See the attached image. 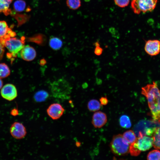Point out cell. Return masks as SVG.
I'll use <instances>...</instances> for the list:
<instances>
[{
    "label": "cell",
    "instance_id": "7402d4cb",
    "mask_svg": "<svg viewBox=\"0 0 160 160\" xmlns=\"http://www.w3.org/2000/svg\"><path fill=\"white\" fill-rule=\"evenodd\" d=\"M10 69L8 65L5 63H0V78H5L9 75Z\"/></svg>",
    "mask_w": 160,
    "mask_h": 160
},
{
    "label": "cell",
    "instance_id": "3957f363",
    "mask_svg": "<svg viewBox=\"0 0 160 160\" xmlns=\"http://www.w3.org/2000/svg\"><path fill=\"white\" fill-rule=\"evenodd\" d=\"M110 147L112 153L117 156L125 155L129 152V145L124 141L121 134L113 137Z\"/></svg>",
    "mask_w": 160,
    "mask_h": 160
},
{
    "label": "cell",
    "instance_id": "f546056e",
    "mask_svg": "<svg viewBox=\"0 0 160 160\" xmlns=\"http://www.w3.org/2000/svg\"><path fill=\"white\" fill-rule=\"evenodd\" d=\"M100 101L102 105H106L108 103V100L106 96L101 97L100 99Z\"/></svg>",
    "mask_w": 160,
    "mask_h": 160
},
{
    "label": "cell",
    "instance_id": "30bf717a",
    "mask_svg": "<svg viewBox=\"0 0 160 160\" xmlns=\"http://www.w3.org/2000/svg\"><path fill=\"white\" fill-rule=\"evenodd\" d=\"M1 94L5 99L11 101L15 99L17 96V91L15 87L11 84L5 85L1 89Z\"/></svg>",
    "mask_w": 160,
    "mask_h": 160
},
{
    "label": "cell",
    "instance_id": "d6986e66",
    "mask_svg": "<svg viewBox=\"0 0 160 160\" xmlns=\"http://www.w3.org/2000/svg\"><path fill=\"white\" fill-rule=\"evenodd\" d=\"M152 137L153 146L156 149L160 150V125L156 128Z\"/></svg>",
    "mask_w": 160,
    "mask_h": 160
},
{
    "label": "cell",
    "instance_id": "4fadbf2b",
    "mask_svg": "<svg viewBox=\"0 0 160 160\" xmlns=\"http://www.w3.org/2000/svg\"><path fill=\"white\" fill-rule=\"evenodd\" d=\"M107 121L106 114L102 112L98 111L93 114L92 122L95 127L100 128L103 127L106 124Z\"/></svg>",
    "mask_w": 160,
    "mask_h": 160
},
{
    "label": "cell",
    "instance_id": "603a6c76",
    "mask_svg": "<svg viewBox=\"0 0 160 160\" xmlns=\"http://www.w3.org/2000/svg\"><path fill=\"white\" fill-rule=\"evenodd\" d=\"M121 126L124 128H129L131 126V123L129 117L126 115L121 116L119 119Z\"/></svg>",
    "mask_w": 160,
    "mask_h": 160
},
{
    "label": "cell",
    "instance_id": "277c9868",
    "mask_svg": "<svg viewBox=\"0 0 160 160\" xmlns=\"http://www.w3.org/2000/svg\"><path fill=\"white\" fill-rule=\"evenodd\" d=\"M158 0H132L131 7L134 12L137 14L151 12L155 8Z\"/></svg>",
    "mask_w": 160,
    "mask_h": 160
},
{
    "label": "cell",
    "instance_id": "8fae6325",
    "mask_svg": "<svg viewBox=\"0 0 160 160\" xmlns=\"http://www.w3.org/2000/svg\"><path fill=\"white\" fill-rule=\"evenodd\" d=\"M144 49L145 52L150 56L157 55L160 52V41L157 39L146 41Z\"/></svg>",
    "mask_w": 160,
    "mask_h": 160
},
{
    "label": "cell",
    "instance_id": "836d02e7",
    "mask_svg": "<svg viewBox=\"0 0 160 160\" xmlns=\"http://www.w3.org/2000/svg\"><path fill=\"white\" fill-rule=\"evenodd\" d=\"M3 84V82L1 78H0V89H1L2 87Z\"/></svg>",
    "mask_w": 160,
    "mask_h": 160
},
{
    "label": "cell",
    "instance_id": "cb8c5ba5",
    "mask_svg": "<svg viewBox=\"0 0 160 160\" xmlns=\"http://www.w3.org/2000/svg\"><path fill=\"white\" fill-rule=\"evenodd\" d=\"M26 3L23 0H17L15 1L13 5L14 10L17 12H21L25 9Z\"/></svg>",
    "mask_w": 160,
    "mask_h": 160
},
{
    "label": "cell",
    "instance_id": "52a82bcc",
    "mask_svg": "<svg viewBox=\"0 0 160 160\" xmlns=\"http://www.w3.org/2000/svg\"><path fill=\"white\" fill-rule=\"evenodd\" d=\"M134 145L140 152L149 150L153 146L152 137L140 135L138 136Z\"/></svg>",
    "mask_w": 160,
    "mask_h": 160
},
{
    "label": "cell",
    "instance_id": "5b68a950",
    "mask_svg": "<svg viewBox=\"0 0 160 160\" xmlns=\"http://www.w3.org/2000/svg\"><path fill=\"white\" fill-rule=\"evenodd\" d=\"M160 123L155 121H142L139 122L135 127V132L137 136L140 135L152 137L156 128L160 124Z\"/></svg>",
    "mask_w": 160,
    "mask_h": 160
},
{
    "label": "cell",
    "instance_id": "7c38bea8",
    "mask_svg": "<svg viewBox=\"0 0 160 160\" xmlns=\"http://www.w3.org/2000/svg\"><path fill=\"white\" fill-rule=\"evenodd\" d=\"M23 60L28 61L33 60L36 55L35 49L32 47L27 45H24L18 54Z\"/></svg>",
    "mask_w": 160,
    "mask_h": 160
},
{
    "label": "cell",
    "instance_id": "6da1fadb",
    "mask_svg": "<svg viewBox=\"0 0 160 160\" xmlns=\"http://www.w3.org/2000/svg\"><path fill=\"white\" fill-rule=\"evenodd\" d=\"M141 93L146 97L153 120L160 123V90L155 81L141 88Z\"/></svg>",
    "mask_w": 160,
    "mask_h": 160
},
{
    "label": "cell",
    "instance_id": "e575fe53",
    "mask_svg": "<svg viewBox=\"0 0 160 160\" xmlns=\"http://www.w3.org/2000/svg\"><path fill=\"white\" fill-rule=\"evenodd\" d=\"M95 46H100V44L99 42L98 41H96L95 42L94 44Z\"/></svg>",
    "mask_w": 160,
    "mask_h": 160
},
{
    "label": "cell",
    "instance_id": "2e32d148",
    "mask_svg": "<svg viewBox=\"0 0 160 160\" xmlns=\"http://www.w3.org/2000/svg\"><path fill=\"white\" fill-rule=\"evenodd\" d=\"M49 44L51 48L54 50H57L61 48L63 45V42L59 38L52 36L49 39Z\"/></svg>",
    "mask_w": 160,
    "mask_h": 160
},
{
    "label": "cell",
    "instance_id": "8992f818",
    "mask_svg": "<svg viewBox=\"0 0 160 160\" xmlns=\"http://www.w3.org/2000/svg\"><path fill=\"white\" fill-rule=\"evenodd\" d=\"M68 84L62 80H60L53 83L51 91L53 96L60 98H65L68 96L71 91Z\"/></svg>",
    "mask_w": 160,
    "mask_h": 160
},
{
    "label": "cell",
    "instance_id": "484cf974",
    "mask_svg": "<svg viewBox=\"0 0 160 160\" xmlns=\"http://www.w3.org/2000/svg\"><path fill=\"white\" fill-rule=\"evenodd\" d=\"M66 2L68 8L73 10L78 9L81 5L80 0H66Z\"/></svg>",
    "mask_w": 160,
    "mask_h": 160
},
{
    "label": "cell",
    "instance_id": "4316f807",
    "mask_svg": "<svg viewBox=\"0 0 160 160\" xmlns=\"http://www.w3.org/2000/svg\"><path fill=\"white\" fill-rule=\"evenodd\" d=\"M129 152L132 156H137L140 154L141 152L134 145L133 143H132L130 145Z\"/></svg>",
    "mask_w": 160,
    "mask_h": 160
},
{
    "label": "cell",
    "instance_id": "44dd1931",
    "mask_svg": "<svg viewBox=\"0 0 160 160\" xmlns=\"http://www.w3.org/2000/svg\"><path fill=\"white\" fill-rule=\"evenodd\" d=\"M28 40L29 41L34 42L41 45L44 44L46 42V39L45 36L41 34L35 35L29 38Z\"/></svg>",
    "mask_w": 160,
    "mask_h": 160
},
{
    "label": "cell",
    "instance_id": "1f68e13d",
    "mask_svg": "<svg viewBox=\"0 0 160 160\" xmlns=\"http://www.w3.org/2000/svg\"><path fill=\"white\" fill-rule=\"evenodd\" d=\"M10 114L12 116H16L18 114V111L17 109L14 108L11 111Z\"/></svg>",
    "mask_w": 160,
    "mask_h": 160
},
{
    "label": "cell",
    "instance_id": "f1b7e54d",
    "mask_svg": "<svg viewBox=\"0 0 160 160\" xmlns=\"http://www.w3.org/2000/svg\"><path fill=\"white\" fill-rule=\"evenodd\" d=\"M103 52V49L100 46L95 47L94 52L95 55L97 56L100 55Z\"/></svg>",
    "mask_w": 160,
    "mask_h": 160
},
{
    "label": "cell",
    "instance_id": "d590c367",
    "mask_svg": "<svg viewBox=\"0 0 160 160\" xmlns=\"http://www.w3.org/2000/svg\"></svg>",
    "mask_w": 160,
    "mask_h": 160
},
{
    "label": "cell",
    "instance_id": "ffe728a7",
    "mask_svg": "<svg viewBox=\"0 0 160 160\" xmlns=\"http://www.w3.org/2000/svg\"><path fill=\"white\" fill-rule=\"evenodd\" d=\"M101 107V104L97 100L92 99L89 100L87 104L88 110L92 112H95L99 110Z\"/></svg>",
    "mask_w": 160,
    "mask_h": 160
},
{
    "label": "cell",
    "instance_id": "83f0119b",
    "mask_svg": "<svg viewBox=\"0 0 160 160\" xmlns=\"http://www.w3.org/2000/svg\"><path fill=\"white\" fill-rule=\"evenodd\" d=\"M116 4L121 7H124L129 4L130 0H114Z\"/></svg>",
    "mask_w": 160,
    "mask_h": 160
},
{
    "label": "cell",
    "instance_id": "d4e9b609",
    "mask_svg": "<svg viewBox=\"0 0 160 160\" xmlns=\"http://www.w3.org/2000/svg\"><path fill=\"white\" fill-rule=\"evenodd\" d=\"M148 160H160V151L156 149L150 151L147 155Z\"/></svg>",
    "mask_w": 160,
    "mask_h": 160
},
{
    "label": "cell",
    "instance_id": "e0dca14e",
    "mask_svg": "<svg viewBox=\"0 0 160 160\" xmlns=\"http://www.w3.org/2000/svg\"><path fill=\"white\" fill-rule=\"evenodd\" d=\"M13 0H0V12H2L6 15H9L11 11L9 5Z\"/></svg>",
    "mask_w": 160,
    "mask_h": 160
},
{
    "label": "cell",
    "instance_id": "9c48e42d",
    "mask_svg": "<svg viewBox=\"0 0 160 160\" xmlns=\"http://www.w3.org/2000/svg\"><path fill=\"white\" fill-rule=\"evenodd\" d=\"M65 111L63 106L58 103L51 104L47 109V115L54 120L59 119L63 115Z\"/></svg>",
    "mask_w": 160,
    "mask_h": 160
},
{
    "label": "cell",
    "instance_id": "ac0fdd59",
    "mask_svg": "<svg viewBox=\"0 0 160 160\" xmlns=\"http://www.w3.org/2000/svg\"><path fill=\"white\" fill-rule=\"evenodd\" d=\"M49 97V94L47 92L44 90H40L34 94L33 99L36 102H42L46 100Z\"/></svg>",
    "mask_w": 160,
    "mask_h": 160
},
{
    "label": "cell",
    "instance_id": "7a4b0ae2",
    "mask_svg": "<svg viewBox=\"0 0 160 160\" xmlns=\"http://www.w3.org/2000/svg\"><path fill=\"white\" fill-rule=\"evenodd\" d=\"M25 40L24 37L20 39L13 37L0 39V41L9 52V57L15 58L24 46Z\"/></svg>",
    "mask_w": 160,
    "mask_h": 160
},
{
    "label": "cell",
    "instance_id": "5bb4252c",
    "mask_svg": "<svg viewBox=\"0 0 160 160\" xmlns=\"http://www.w3.org/2000/svg\"><path fill=\"white\" fill-rule=\"evenodd\" d=\"M16 35L15 33L9 27L6 21H0V39L15 37Z\"/></svg>",
    "mask_w": 160,
    "mask_h": 160
},
{
    "label": "cell",
    "instance_id": "4dcf8cb0",
    "mask_svg": "<svg viewBox=\"0 0 160 160\" xmlns=\"http://www.w3.org/2000/svg\"><path fill=\"white\" fill-rule=\"evenodd\" d=\"M4 46L0 41V60L2 59L4 52Z\"/></svg>",
    "mask_w": 160,
    "mask_h": 160
},
{
    "label": "cell",
    "instance_id": "9a60e30c",
    "mask_svg": "<svg viewBox=\"0 0 160 160\" xmlns=\"http://www.w3.org/2000/svg\"><path fill=\"white\" fill-rule=\"evenodd\" d=\"M122 135L124 141L129 145L134 143L137 138L135 132L132 130L126 131Z\"/></svg>",
    "mask_w": 160,
    "mask_h": 160
},
{
    "label": "cell",
    "instance_id": "d6a6232c",
    "mask_svg": "<svg viewBox=\"0 0 160 160\" xmlns=\"http://www.w3.org/2000/svg\"><path fill=\"white\" fill-rule=\"evenodd\" d=\"M46 63V61L44 59H41L40 61V63L41 65H44Z\"/></svg>",
    "mask_w": 160,
    "mask_h": 160
},
{
    "label": "cell",
    "instance_id": "ba28073f",
    "mask_svg": "<svg viewBox=\"0 0 160 160\" xmlns=\"http://www.w3.org/2000/svg\"><path fill=\"white\" fill-rule=\"evenodd\" d=\"M10 132L12 136L17 139L23 138L27 134L25 127L22 123L18 122H15L11 125Z\"/></svg>",
    "mask_w": 160,
    "mask_h": 160
}]
</instances>
